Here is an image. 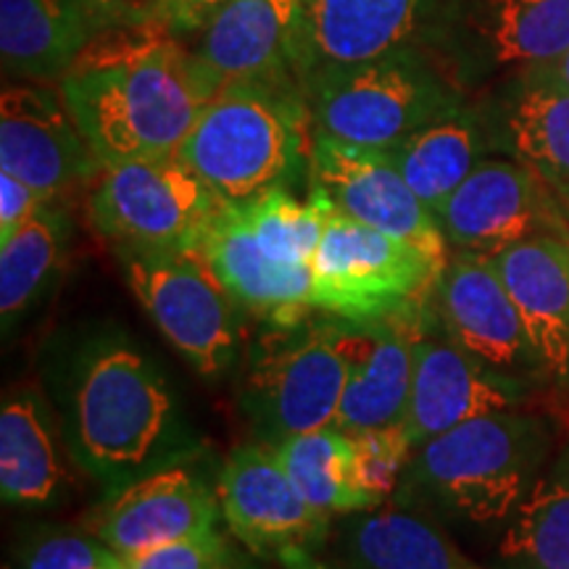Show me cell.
I'll use <instances>...</instances> for the list:
<instances>
[{
	"instance_id": "1",
	"label": "cell",
	"mask_w": 569,
	"mask_h": 569,
	"mask_svg": "<svg viewBox=\"0 0 569 569\" xmlns=\"http://www.w3.org/2000/svg\"><path fill=\"white\" fill-rule=\"evenodd\" d=\"M103 167L177 156L213 90L163 21L101 32L59 80Z\"/></svg>"
},
{
	"instance_id": "2",
	"label": "cell",
	"mask_w": 569,
	"mask_h": 569,
	"mask_svg": "<svg viewBox=\"0 0 569 569\" xmlns=\"http://www.w3.org/2000/svg\"><path fill=\"white\" fill-rule=\"evenodd\" d=\"M63 440L92 480L119 490L172 467L184 451V427L169 382L124 340L84 346L63 401Z\"/></svg>"
},
{
	"instance_id": "3",
	"label": "cell",
	"mask_w": 569,
	"mask_h": 569,
	"mask_svg": "<svg viewBox=\"0 0 569 569\" xmlns=\"http://www.w3.org/2000/svg\"><path fill=\"white\" fill-rule=\"evenodd\" d=\"M551 457L549 419L519 409L469 419L415 448L396 507L422 503L478 528L507 525Z\"/></svg>"
},
{
	"instance_id": "4",
	"label": "cell",
	"mask_w": 569,
	"mask_h": 569,
	"mask_svg": "<svg viewBox=\"0 0 569 569\" xmlns=\"http://www.w3.org/2000/svg\"><path fill=\"white\" fill-rule=\"evenodd\" d=\"M311 134L301 82H240L206 103L177 156L224 203H246L309 172Z\"/></svg>"
},
{
	"instance_id": "5",
	"label": "cell",
	"mask_w": 569,
	"mask_h": 569,
	"mask_svg": "<svg viewBox=\"0 0 569 569\" xmlns=\"http://www.w3.org/2000/svg\"><path fill=\"white\" fill-rule=\"evenodd\" d=\"M315 132L388 151L419 127L467 103L465 90L425 48H403L303 80Z\"/></svg>"
},
{
	"instance_id": "6",
	"label": "cell",
	"mask_w": 569,
	"mask_h": 569,
	"mask_svg": "<svg viewBox=\"0 0 569 569\" xmlns=\"http://www.w3.org/2000/svg\"><path fill=\"white\" fill-rule=\"evenodd\" d=\"M351 346L348 319L309 315L269 325L251 346L238 401L264 443L332 427L343 396Z\"/></svg>"
},
{
	"instance_id": "7",
	"label": "cell",
	"mask_w": 569,
	"mask_h": 569,
	"mask_svg": "<svg viewBox=\"0 0 569 569\" xmlns=\"http://www.w3.org/2000/svg\"><path fill=\"white\" fill-rule=\"evenodd\" d=\"M443 267L407 240L327 206L325 232L311 261V306L351 322L422 317V306L432 303Z\"/></svg>"
},
{
	"instance_id": "8",
	"label": "cell",
	"mask_w": 569,
	"mask_h": 569,
	"mask_svg": "<svg viewBox=\"0 0 569 569\" xmlns=\"http://www.w3.org/2000/svg\"><path fill=\"white\" fill-rule=\"evenodd\" d=\"M569 48V0H440L425 51L461 90L496 82Z\"/></svg>"
},
{
	"instance_id": "9",
	"label": "cell",
	"mask_w": 569,
	"mask_h": 569,
	"mask_svg": "<svg viewBox=\"0 0 569 569\" xmlns=\"http://www.w3.org/2000/svg\"><path fill=\"white\" fill-rule=\"evenodd\" d=\"M222 198L180 156L103 167L88 217L113 251H198Z\"/></svg>"
},
{
	"instance_id": "10",
	"label": "cell",
	"mask_w": 569,
	"mask_h": 569,
	"mask_svg": "<svg viewBox=\"0 0 569 569\" xmlns=\"http://www.w3.org/2000/svg\"><path fill=\"white\" fill-rule=\"evenodd\" d=\"M117 253L124 280L163 338L203 377H219L234 365L240 346V303L206 264L201 251Z\"/></svg>"
},
{
	"instance_id": "11",
	"label": "cell",
	"mask_w": 569,
	"mask_h": 569,
	"mask_svg": "<svg viewBox=\"0 0 569 569\" xmlns=\"http://www.w3.org/2000/svg\"><path fill=\"white\" fill-rule=\"evenodd\" d=\"M309 196L356 222L417 246L438 264L448 261V240L438 217L419 201L388 151L361 148L330 134H311Z\"/></svg>"
},
{
	"instance_id": "12",
	"label": "cell",
	"mask_w": 569,
	"mask_h": 569,
	"mask_svg": "<svg viewBox=\"0 0 569 569\" xmlns=\"http://www.w3.org/2000/svg\"><path fill=\"white\" fill-rule=\"evenodd\" d=\"M448 246L496 256L536 234L569 240V211L532 169L503 159H482L438 209Z\"/></svg>"
},
{
	"instance_id": "13",
	"label": "cell",
	"mask_w": 569,
	"mask_h": 569,
	"mask_svg": "<svg viewBox=\"0 0 569 569\" xmlns=\"http://www.w3.org/2000/svg\"><path fill=\"white\" fill-rule=\"evenodd\" d=\"M217 496L227 528L259 557L293 565L311 557L330 530V515L306 501L264 440L238 446L224 459Z\"/></svg>"
},
{
	"instance_id": "14",
	"label": "cell",
	"mask_w": 569,
	"mask_h": 569,
	"mask_svg": "<svg viewBox=\"0 0 569 569\" xmlns=\"http://www.w3.org/2000/svg\"><path fill=\"white\" fill-rule=\"evenodd\" d=\"M436 322L469 356L522 386L549 377L509 290L488 256H448L432 296Z\"/></svg>"
},
{
	"instance_id": "15",
	"label": "cell",
	"mask_w": 569,
	"mask_h": 569,
	"mask_svg": "<svg viewBox=\"0 0 569 569\" xmlns=\"http://www.w3.org/2000/svg\"><path fill=\"white\" fill-rule=\"evenodd\" d=\"M0 172L19 177L48 201L98 180L103 163L82 138L61 88L27 82L3 90Z\"/></svg>"
},
{
	"instance_id": "16",
	"label": "cell",
	"mask_w": 569,
	"mask_h": 569,
	"mask_svg": "<svg viewBox=\"0 0 569 569\" xmlns=\"http://www.w3.org/2000/svg\"><path fill=\"white\" fill-rule=\"evenodd\" d=\"M306 3L309 0H230L219 9L190 48L213 96L240 82L298 80Z\"/></svg>"
},
{
	"instance_id": "17",
	"label": "cell",
	"mask_w": 569,
	"mask_h": 569,
	"mask_svg": "<svg viewBox=\"0 0 569 569\" xmlns=\"http://www.w3.org/2000/svg\"><path fill=\"white\" fill-rule=\"evenodd\" d=\"M525 396L528 386L480 365L443 330L415 336V372L403 419L415 448L469 419L515 411Z\"/></svg>"
},
{
	"instance_id": "18",
	"label": "cell",
	"mask_w": 569,
	"mask_h": 569,
	"mask_svg": "<svg viewBox=\"0 0 569 569\" xmlns=\"http://www.w3.org/2000/svg\"><path fill=\"white\" fill-rule=\"evenodd\" d=\"M219 517V496L196 472L172 465L113 490L109 501L90 515L88 530L130 559L156 546L217 530Z\"/></svg>"
},
{
	"instance_id": "19",
	"label": "cell",
	"mask_w": 569,
	"mask_h": 569,
	"mask_svg": "<svg viewBox=\"0 0 569 569\" xmlns=\"http://www.w3.org/2000/svg\"><path fill=\"white\" fill-rule=\"evenodd\" d=\"M440 0H309L298 42V80L425 48Z\"/></svg>"
},
{
	"instance_id": "20",
	"label": "cell",
	"mask_w": 569,
	"mask_h": 569,
	"mask_svg": "<svg viewBox=\"0 0 569 569\" xmlns=\"http://www.w3.org/2000/svg\"><path fill=\"white\" fill-rule=\"evenodd\" d=\"M198 251L240 309L269 325L296 322L315 309V269L284 267L272 259L256 238L243 203H222Z\"/></svg>"
},
{
	"instance_id": "21",
	"label": "cell",
	"mask_w": 569,
	"mask_h": 569,
	"mask_svg": "<svg viewBox=\"0 0 569 569\" xmlns=\"http://www.w3.org/2000/svg\"><path fill=\"white\" fill-rule=\"evenodd\" d=\"M490 153L528 167L569 206V92L511 74L478 101Z\"/></svg>"
},
{
	"instance_id": "22",
	"label": "cell",
	"mask_w": 569,
	"mask_h": 569,
	"mask_svg": "<svg viewBox=\"0 0 569 569\" xmlns=\"http://www.w3.org/2000/svg\"><path fill=\"white\" fill-rule=\"evenodd\" d=\"M549 377L569 380V240L536 234L488 256Z\"/></svg>"
},
{
	"instance_id": "23",
	"label": "cell",
	"mask_w": 569,
	"mask_h": 569,
	"mask_svg": "<svg viewBox=\"0 0 569 569\" xmlns=\"http://www.w3.org/2000/svg\"><path fill=\"white\" fill-rule=\"evenodd\" d=\"M351 369L332 427L365 432L403 425L415 372V338L398 322H351L348 319Z\"/></svg>"
},
{
	"instance_id": "24",
	"label": "cell",
	"mask_w": 569,
	"mask_h": 569,
	"mask_svg": "<svg viewBox=\"0 0 569 569\" xmlns=\"http://www.w3.org/2000/svg\"><path fill=\"white\" fill-rule=\"evenodd\" d=\"M92 38L77 0H0V59L13 80H61Z\"/></svg>"
},
{
	"instance_id": "25",
	"label": "cell",
	"mask_w": 569,
	"mask_h": 569,
	"mask_svg": "<svg viewBox=\"0 0 569 569\" xmlns=\"http://www.w3.org/2000/svg\"><path fill=\"white\" fill-rule=\"evenodd\" d=\"M490 142L478 103H465L436 122L419 127L388 156L401 172L419 201L438 217L448 196L472 174L482 159H488Z\"/></svg>"
},
{
	"instance_id": "26",
	"label": "cell",
	"mask_w": 569,
	"mask_h": 569,
	"mask_svg": "<svg viewBox=\"0 0 569 569\" xmlns=\"http://www.w3.org/2000/svg\"><path fill=\"white\" fill-rule=\"evenodd\" d=\"M63 465L48 407L30 388L0 409V496L13 507H48L61 496Z\"/></svg>"
},
{
	"instance_id": "27",
	"label": "cell",
	"mask_w": 569,
	"mask_h": 569,
	"mask_svg": "<svg viewBox=\"0 0 569 569\" xmlns=\"http://www.w3.org/2000/svg\"><path fill=\"white\" fill-rule=\"evenodd\" d=\"M343 549L353 569H488L461 553L436 525L403 507L351 515Z\"/></svg>"
},
{
	"instance_id": "28",
	"label": "cell",
	"mask_w": 569,
	"mask_h": 569,
	"mask_svg": "<svg viewBox=\"0 0 569 569\" xmlns=\"http://www.w3.org/2000/svg\"><path fill=\"white\" fill-rule=\"evenodd\" d=\"M501 569H569V440L503 525Z\"/></svg>"
},
{
	"instance_id": "29",
	"label": "cell",
	"mask_w": 569,
	"mask_h": 569,
	"mask_svg": "<svg viewBox=\"0 0 569 569\" xmlns=\"http://www.w3.org/2000/svg\"><path fill=\"white\" fill-rule=\"evenodd\" d=\"M69 240L71 217L53 201L42 203L30 222L0 240V317L6 330L46 293L67 256Z\"/></svg>"
},
{
	"instance_id": "30",
	"label": "cell",
	"mask_w": 569,
	"mask_h": 569,
	"mask_svg": "<svg viewBox=\"0 0 569 569\" xmlns=\"http://www.w3.org/2000/svg\"><path fill=\"white\" fill-rule=\"evenodd\" d=\"M282 467L293 478L311 507L325 515H361L372 511L353 478L351 436L338 427H319L311 432L269 443Z\"/></svg>"
},
{
	"instance_id": "31",
	"label": "cell",
	"mask_w": 569,
	"mask_h": 569,
	"mask_svg": "<svg viewBox=\"0 0 569 569\" xmlns=\"http://www.w3.org/2000/svg\"><path fill=\"white\" fill-rule=\"evenodd\" d=\"M353 478L369 507L380 509L396 496L407 472L411 453V438L403 425L375 427V430L353 432Z\"/></svg>"
},
{
	"instance_id": "32",
	"label": "cell",
	"mask_w": 569,
	"mask_h": 569,
	"mask_svg": "<svg viewBox=\"0 0 569 569\" xmlns=\"http://www.w3.org/2000/svg\"><path fill=\"white\" fill-rule=\"evenodd\" d=\"M127 559L92 532L48 528L19 553V569H124Z\"/></svg>"
},
{
	"instance_id": "33",
	"label": "cell",
	"mask_w": 569,
	"mask_h": 569,
	"mask_svg": "<svg viewBox=\"0 0 569 569\" xmlns=\"http://www.w3.org/2000/svg\"><path fill=\"white\" fill-rule=\"evenodd\" d=\"M124 569H238V565L227 538L209 530L130 557Z\"/></svg>"
},
{
	"instance_id": "34",
	"label": "cell",
	"mask_w": 569,
	"mask_h": 569,
	"mask_svg": "<svg viewBox=\"0 0 569 569\" xmlns=\"http://www.w3.org/2000/svg\"><path fill=\"white\" fill-rule=\"evenodd\" d=\"M77 3L96 34L163 21V0H77Z\"/></svg>"
},
{
	"instance_id": "35",
	"label": "cell",
	"mask_w": 569,
	"mask_h": 569,
	"mask_svg": "<svg viewBox=\"0 0 569 569\" xmlns=\"http://www.w3.org/2000/svg\"><path fill=\"white\" fill-rule=\"evenodd\" d=\"M46 201L48 198H42L19 177L0 172V240L11 238L21 224L30 222Z\"/></svg>"
},
{
	"instance_id": "36",
	"label": "cell",
	"mask_w": 569,
	"mask_h": 569,
	"mask_svg": "<svg viewBox=\"0 0 569 569\" xmlns=\"http://www.w3.org/2000/svg\"><path fill=\"white\" fill-rule=\"evenodd\" d=\"M230 0H163V24L177 38H196Z\"/></svg>"
},
{
	"instance_id": "37",
	"label": "cell",
	"mask_w": 569,
	"mask_h": 569,
	"mask_svg": "<svg viewBox=\"0 0 569 569\" xmlns=\"http://www.w3.org/2000/svg\"><path fill=\"white\" fill-rule=\"evenodd\" d=\"M517 74H525L532 82L549 84V88L569 92V48L567 51H561L557 59L538 63V67H530L525 71H517Z\"/></svg>"
},
{
	"instance_id": "38",
	"label": "cell",
	"mask_w": 569,
	"mask_h": 569,
	"mask_svg": "<svg viewBox=\"0 0 569 569\" xmlns=\"http://www.w3.org/2000/svg\"><path fill=\"white\" fill-rule=\"evenodd\" d=\"M290 569H327V567H322V565H315V561H311V557H306V559H298V561H293V565H288Z\"/></svg>"
},
{
	"instance_id": "39",
	"label": "cell",
	"mask_w": 569,
	"mask_h": 569,
	"mask_svg": "<svg viewBox=\"0 0 569 569\" xmlns=\"http://www.w3.org/2000/svg\"><path fill=\"white\" fill-rule=\"evenodd\" d=\"M567 211H569V206H567Z\"/></svg>"
}]
</instances>
